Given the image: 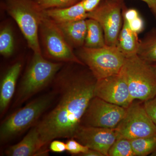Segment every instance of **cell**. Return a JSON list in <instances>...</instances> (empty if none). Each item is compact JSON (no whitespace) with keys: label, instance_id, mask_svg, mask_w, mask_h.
<instances>
[{"label":"cell","instance_id":"cell-1","mask_svg":"<svg viewBox=\"0 0 156 156\" xmlns=\"http://www.w3.org/2000/svg\"><path fill=\"white\" fill-rule=\"evenodd\" d=\"M62 67L54 79L59 94L58 102L35 126L45 149L54 139L73 138L94 97L97 79L90 71Z\"/></svg>","mask_w":156,"mask_h":156},{"label":"cell","instance_id":"cell-2","mask_svg":"<svg viewBox=\"0 0 156 156\" xmlns=\"http://www.w3.org/2000/svg\"><path fill=\"white\" fill-rule=\"evenodd\" d=\"M4 9L17 23L34 53H42L39 28L44 11L34 0H2Z\"/></svg>","mask_w":156,"mask_h":156},{"label":"cell","instance_id":"cell-3","mask_svg":"<svg viewBox=\"0 0 156 156\" xmlns=\"http://www.w3.org/2000/svg\"><path fill=\"white\" fill-rule=\"evenodd\" d=\"M63 66L62 62L47 60L42 53H34L21 82L15 105L23 103L54 80Z\"/></svg>","mask_w":156,"mask_h":156},{"label":"cell","instance_id":"cell-4","mask_svg":"<svg viewBox=\"0 0 156 156\" xmlns=\"http://www.w3.org/2000/svg\"><path fill=\"white\" fill-rule=\"evenodd\" d=\"M131 100L145 101L156 95V72L151 63L134 55L126 57L122 68Z\"/></svg>","mask_w":156,"mask_h":156},{"label":"cell","instance_id":"cell-5","mask_svg":"<svg viewBox=\"0 0 156 156\" xmlns=\"http://www.w3.org/2000/svg\"><path fill=\"white\" fill-rule=\"evenodd\" d=\"M76 55L97 80L119 73L126 58L117 46L107 45L98 48L83 46L79 48Z\"/></svg>","mask_w":156,"mask_h":156},{"label":"cell","instance_id":"cell-6","mask_svg":"<svg viewBox=\"0 0 156 156\" xmlns=\"http://www.w3.org/2000/svg\"><path fill=\"white\" fill-rule=\"evenodd\" d=\"M53 97L50 94L39 97L3 121L0 127L1 142L12 139L33 125L50 106Z\"/></svg>","mask_w":156,"mask_h":156},{"label":"cell","instance_id":"cell-7","mask_svg":"<svg viewBox=\"0 0 156 156\" xmlns=\"http://www.w3.org/2000/svg\"><path fill=\"white\" fill-rule=\"evenodd\" d=\"M39 34L45 53L50 59L57 62L85 65L74 52L73 48L68 44L56 23L45 15L40 24Z\"/></svg>","mask_w":156,"mask_h":156},{"label":"cell","instance_id":"cell-8","mask_svg":"<svg viewBox=\"0 0 156 156\" xmlns=\"http://www.w3.org/2000/svg\"><path fill=\"white\" fill-rule=\"evenodd\" d=\"M115 128L117 139L132 140L156 136V125L144 106L134 101L127 108L125 116Z\"/></svg>","mask_w":156,"mask_h":156},{"label":"cell","instance_id":"cell-9","mask_svg":"<svg viewBox=\"0 0 156 156\" xmlns=\"http://www.w3.org/2000/svg\"><path fill=\"white\" fill-rule=\"evenodd\" d=\"M123 0H102L98 6L88 12V18L99 23L104 33L105 44L117 46L122 27Z\"/></svg>","mask_w":156,"mask_h":156},{"label":"cell","instance_id":"cell-10","mask_svg":"<svg viewBox=\"0 0 156 156\" xmlns=\"http://www.w3.org/2000/svg\"><path fill=\"white\" fill-rule=\"evenodd\" d=\"M126 109L127 108L94 96L82 119L81 125L115 128L125 116Z\"/></svg>","mask_w":156,"mask_h":156},{"label":"cell","instance_id":"cell-11","mask_svg":"<svg viewBox=\"0 0 156 156\" xmlns=\"http://www.w3.org/2000/svg\"><path fill=\"white\" fill-rule=\"evenodd\" d=\"M94 96L127 108L131 100L127 79L122 70L118 73L97 80Z\"/></svg>","mask_w":156,"mask_h":156},{"label":"cell","instance_id":"cell-12","mask_svg":"<svg viewBox=\"0 0 156 156\" xmlns=\"http://www.w3.org/2000/svg\"><path fill=\"white\" fill-rule=\"evenodd\" d=\"M73 138L89 149L98 151L103 156H107L117 136L115 128L81 125Z\"/></svg>","mask_w":156,"mask_h":156},{"label":"cell","instance_id":"cell-13","mask_svg":"<svg viewBox=\"0 0 156 156\" xmlns=\"http://www.w3.org/2000/svg\"><path fill=\"white\" fill-rule=\"evenodd\" d=\"M47 152L42 145L38 132L34 126L20 142L8 148L5 154L9 156H32L47 154Z\"/></svg>","mask_w":156,"mask_h":156},{"label":"cell","instance_id":"cell-14","mask_svg":"<svg viewBox=\"0 0 156 156\" xmlns=\"http://www.w3.org/2000/svg\"><path fill=\"white\" fill-rule=\"evenodd\" d=\"M22 68L20 62L11 66L1 81L0 87V111L3 114L7 109L14 96L17 79Z\"/></svg>","mask_w":156,"mask_h":156},{"label":"cell","instance_id":"cell-15","mask_svg":"<svg viewBox=\"0 0 156 156\" xmlns=\"http://www.w3.org/2000/svg\"><path fill=\"white\" fill-rule=\"evenodd\" d=\"M46 17L56 23L76 21L88 18V12L81 1L70 7L43 10Z\"/></svg>","mask_w":156,"mask_h":156},{"label":"cell","instance_id":"cell-16","mask_svg":"<svg viewBox=\"0 0 156 156\" xmlns=\"http://www.w3.org/2000/svg\"><path fill=\"white\" fill-rule=\"evenodd\" d=\"M86 20L56 23L68 44L73 48L83 47L87 32Z\"/></svg>","mask_w":156,"mask_h":156},{"label":"cell","instance_id":"cell-17","mask_svg":"<svg viewBox=\"0 0 156 156\" xmlns=\"http://www.w3.org/2000/svg\"><path fill=\"white\" fill-rule=\"evenodd\" d=\"M140 41L137 34L131 30L127 21L124 19V23L118 38L117 47L126 57L136 55Z\"/></svg>","mask_w":156,"mask_h":156},{"label":"cell","instance_id":"cell-18","mask_svg":"<svg viewBox=\"0 0 156 156\" xmlns=\"http://www.w3.org/2000/svg\"><path fill=\"white\" fill-rule=\"evenodd\" d=\"M87 32L84 47L90 48H98L106 45L103 29L99 23L95 20H86Z\"/></svg>","mask_w":156,"mask_h":156},{"label":"cell","instance_id":"cell-19","mask_svg":"<svg viewBox=\"0 0 156 156\" xmlns=\"http://www.w3.org/2000/svg\"><path fill=\"white\" fill-rule=\"evenodd\" d=\"M137 55L149 63H156V28L140 42Z\"/></svg>","mask_w":156,"mask_h":156},{"label":"cell","instance_id":"cell-20","mask_svg":"<svg viewBox=\"0 0 156 156\" xmlns=\"http://www.w3.org/2000/svg\"><path fill=\"white\" fill-rule=\"evenodd\" d=\"M135 156H144L156 150V136L130 140Z\"/></svg>","mask_w":156,"mask_h":156},{"label":"cell","instance_id":"cell-21","mask_svg":"<svg viewBox=\"0 0 156 156\" xmlns=\"http://www.w3.org/2000/svg\"><path fill=\"white\" fill-rule=\"evenodd\" d=\"M14 48L12 29L9 25L4 26L0 30V53L4 57H9L13 54Z\"/></svg>","mask_w":156,"mask_h":156},{"label":"cell","instance_id":"cell-22","mask_svg":"<svg viewBox=\"0 0 156 156\" xmlns=\"http://www.w3.org/2000/svg\"><path fill=\"white\" fill-rule=\"evenodd\" d=\"M108 156H135L132 149L130 140L126 138L117 139L109 150Z\"/></svg>","mask_w":156,"mask_h":156},{"label":"cell","instance_id":"cell-23","mask_svg":"<svg viewBox=\"0 0 156 156\" xmlns=\"http://www.w3.org/2000/svg\"><path fill=\"white\" fill-rule=\"evenodd\" d=\"M42 10L62 8L75 5L81 0H34Z\"/></svg>","mask_w":156,"mask_h":156},{"label":"cell","instance_id":"cell-24","mask_svg":"<svg viewBox=\"0 0 156 156\" xmlns=\"http://www.w3.org/2000/svg\"><path fill=\"white\" fill-rule=\"evenodd\" d=\"M66 151L72 154H81L86 152L89 148L83 145L74 138H70L66 142Z\"/></svg>","mask_w":156,"mask_h":156},{"label":"cell","instance_id":"cell-25","mask_svg":"<svg viewBox=\"0 0 156 156\" xmlns=\"http://www.w3.org/2000/svg\"><path fill=\"white\" fill-rule=\"evenodd\" d=\"M146 111L156 125V95L151 99L144 101Z\"/></svg>","mask_w":156,"mask_h":156},{"label":"cell","instance_id":"cell-26","mask_svg":"<svg viewBox=\"0 0 156 156\" xmlns=\"http://www.w3.org/2000/svg\"><path fill=\"white\" fill-rule=\"evenodd\" d=\"M127 21L131 30L137 34L144 29V22L139 16L130 21Z\"/></svg>","mask_w":156,"mask_h":156},{"label":"cell","instance_id":"cell-27","mask_svg":"<svg viewBox=\"0 0 156 156\" xmlns=\"http://www.w3.org/2000/svg\"><path fill=\"white\" fill-rule=\"evenodd\" d=\"M50 144V150L53 152L62 153L66 151V144L62 141L53 140Z\"/></svg>","mask_w":156,"mask_h":156},{"label":"cell","instance_id":"cell-28","mask_svg":"<svg viewBox=\"0 0 156 156\" xmlns=\"http://www.w3.org/2000/svg\"><path fill=\"white\" fill-rule=\"evenodd\" d=\"M102 0H81L85 10L89 12L95 9Z\"/></svg>","mask_w":156,"mask_h":156},{"label":"cell","instance_id":"cell-29","mask_svg":"<svg viewBox=\"0 0 156 156\" xmlns=\"http://www.w3.org/2000/svg\"><path fill=\"white\" fill-rule=\"evenodd\" d=\"M123 14H124V19L128 21H130L139 16L137 11L134 9L126 10Z\"/></svg>","mask_w":156,"mask_h":156},{"label":"cell","instance_id":"cell-30","mask_svg":"<svg viewBox=\"0 0 156 156\" xmlns=\"http://www.w3.org/2000/svg\"><path fill=\"white\" fill-rule=\"evenodd\" d=\"M145 2L156 18V0H140Z\"/></svg>","mask_w":156,"mask_h":156},{"label":"cell","instance_id":"cell-31","mask_svg":"<svg viewBox=\"0 0 156 156\" xmlns=\"http://www.w3.org/2000/svg\"><path fill=\"white\" fill-rule=\"evenodd\" d=\"M80 156H103L102 154L98 151L89 149L86 152L81 154Z\"/></svg>","mask_w":156,"mask_h":156},{"label":"cell","instance_id":"cell-32","mask_svg":"<svg viewBox=\"0 0 156 156\" xmlns=\"http://www.w3.org/2000/svg\"><path fill=\"white\" fill-rule=\"evenodd\" d=\"M151 65L156 72V63H155V64H151Z\"/></svg>","mask_w":156,"mask_h":156}]
</instances>
